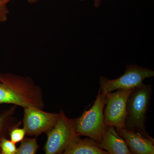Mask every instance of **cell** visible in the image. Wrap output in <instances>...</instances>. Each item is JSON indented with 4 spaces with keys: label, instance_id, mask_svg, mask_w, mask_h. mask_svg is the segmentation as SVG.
I'll use <instances>...</instances> for the list:
<instances>
[{
    "label": "cell",
    "instance_id": "cell-1",
    "mask_svg": "<svg viewBox=\"0 0 154 154\" xmlns=\"http://www.w3.org/2000/svg\"><path fill=\"white\" fill-rule=\"evenodd\" d=\"M41 101L38 91L28 81L17 76H0V104L39 108Z\"/></svg>",
    "mask_w": 154,
    "mask_h": 154
},
{
    "label": "cell",
    "instance_id": "cell-2",
    "mask_svg": "<svg viewBox=\"0 0 154 154\" xmlns=\"http://www.w3.org/2000/svg\"><path fill=\"white\" fill-rule=\"evenodd\" d=\"M152 94L150 85L135 88L128 97L126 105L125 127L154 141L146 130V113Z\"/></svg>",
    "mask_w": 154,
    "mask_h": 154
},
{
    "label": "cell",
    "instance_id": "cell-3",
    "mask_svg": "<svg viewBox=\"0 0 154 154\" xmlns=\"http://www.w3.org/2000/svg\"><path fill=\"white\" fill-rule=\"evenodd\" d=\"M106 102V94L99 91L92 107L75 119V129L78 136L88 137L97 144L100 142L106 126L104 116Z\"/></svg>",
    "mask_w": 154,
    "mask_h": 154
},
{
    "label": "cell",
    "instance_id": "cell-4",
    "mask_svg": "<svg viewBox=\"0 0 154 154\" xmlns=\"http://www.w3.org/2000/svg\"><path fill=\"white\" fill-rule=\"evenodd\" d=\"M154 76V71L152 70L130 65L127 66L124 73L115 79L100 77L99 91L106 94L119 90L135 89L143 85V80Z\"/></svg>",
    "mask_w": 154,
    "mask_h": 154
},
{
    "label": "cell",
    "instance_id": "cell-5",
    "mask_svg": "<svg viewBox=\"0 0 154 154\" xmlns=\"http://www.w3.org/2000/svg\"><path fill=\"white\" fill-rule=\"evenodd\" d=\"M47 142L45 146V154L63 153L76 137L75 119H70L63 111L59 113L54 127L48 131Z\"/></svg>",
    "mask_w": 154,
    "mask_h": 154
},
{
    "label": "cell",
    "instance_id": "cell-6",
    "mask_svg": "<svg viewBox=\"0 0 154 154\" xmlns=\"http://www.w3.org/2000/svg\"><path fill=\"white\" fill-rule=\"evenodd\" d=\"M135 89L119 90L106 94L104 116L106 125L113 126L116 128L125 127L127 102Z\"/></svg>",
    "mask_w": 154,
    "mask_h": 154
},
{
    "label": "cell",
    "instance_id": "cell-7",
    "mask_svg": "<svg viewBox=\"0 0 154 154\" xmlns=\"http://www.w3.org/2000/svg\"><path fill=\"white\" fill-rule=\"evenodd\" d=\"M59 114L44 112L38 107L25 108L23 124L26 134L38 136L52 129L56 123Z\"/></svg>",
    "mask_w": 154,
    "mask_h": 154
},
{
    "label": "cell",
    "instance_id": "cell-8",
    "mask_svg": "<svg viewBox=\"0 0 154 154\" xmlns=\"http://www.w3.org/2000/svg\"><path fill=\"white\" fill-rule=\"evenodd\" d=\"M116 130L125 140L131 153L154 154V141L126 127L116 128Z\"/></svg>",
    "mask_w": 154,
    "mask_h": 154
},
{
    "label": "cell",
    "instance_id": "cell-9",
    "mask_svg": "<svg viewBox=\"0 0 154 154\" xmlns=\"http://www.w3.org/2000/svg\"><path fill=\"white\" fill-rule=\"evenodd\" d=\"M98 145L108 154H131L125 140L113 126L106 125Z\"/></svg>",
    "mask_w": 154,
    "mask_h": 154
},
{
    "label": "cell",
    "instance_id": "cell-10",
    "mask_svg": "<svg viewBox=\"0 0 154 154\" xmlns=\"http://www.w3.org/2000/svg\"><path fill=\"white\" fill-rule=\"evenodd\" d=\"M64 154H108L99 147L95 141L90 138L82 139L77 136L65 150Z\"/></svg>",
    "mask_w": 154,
    "mask_h": 154
},
{
    "label": "cell",
    "instance_id": "cell-11",
    "mask_svg": "<svg viewBox=\"0 0 154 154\" xmlns=\"http://www.w3.org/2000/svg\"><path fill=\"white\" fill-rule=\"evenodd\" d=\"M21 145L17 149V154H34L36 153L38 146L35 138H24Z\"/></svg>",
    "mask_w": 154,
    "mask_h": 154
},
{
    "label": "cell",
    "instance_id": "cell-12",
    "mask_svg": "<svg viewBox=\"0 0 154 154\" xmlns=\"http://www.w3.org/2000/svg\"><path fill=\"white\" fill-rule=\"evenodd\" d=\"M0 148L2 154H16L17 148L15 143L11 140L7 139L6 138L2 137L0 140Z\"/></svg>",
    "mask_w": 154,
    "mask_h": 154
},
{
    "label": "cell",
    "instance_id": "cell-13",
    "mask_svg": "<svg viewBox=\"0 0 154 154\" xmlns=\"http://www.w3.org/2000/svg\"><path fill=\"white\" fill-rule=\"evenodd\" d=\"M25 134L26 132L24 128H14L10 133L11 140L15 144L20 142L23 140Z\"/></svg>",
    "mask_w": 154,
    "mask_h": 154
},
{
    "label": "cell",
    "instance_id": "cell-14",
    "mask_svg": "<svg viewBox=\"0 0 154 154\" xmlns=\"http://www.w3.org/2000/svg\"><path fill=\"white\" fill-rule=\"evenodd\" d=\"M10 0H0V22H5L8 19V10L7 8V4Z\"/></svg>",
    "mask_w": 154,
    "mask_h": 154
},
{
    "label": "cell",
    "instance_id": "cell-15",
    "mask_svg": "<svg viewBox=\"0 0 154 154\" xmlns=\"http://www.w3.org/2000/svg\"><path fill=\"white\" fill-rule=\"evenodd\" d=\"M3 122V119L2 117L0 116V131H1V128H2V126Z\"/></svg>",
    "mask_w": 154,
    "mask_h": 154
},
{
    "label": "cell",
    "instance_id": "cell-16",
    "mask_svg": "<svg viewBox=\"0 0 154 154\" xmlns=\"http://www.w3.org/2000/svg\"><path fill=\"white\" fill-rule=\"evenodd\" d=\"M38 1V0H28V2L31 3L36 2Z\"/></svg>",
    "mask_w": 154,
    "mask_h": 154
},
{
    "label": "cell",
    "instance_id": "cell-17",
    "mask_svg": "<svg viewBox=\"0 0 154 154\" xmlns=\"http://www.w3.org/2000/svg\"><path fill=\"white\" fill-rule=\"evenodd\" d=\"M97 1H98V0H97Z\"/></svg>",
    "mask_w": 154,
    "mask_h": 154
}]
</instances>
